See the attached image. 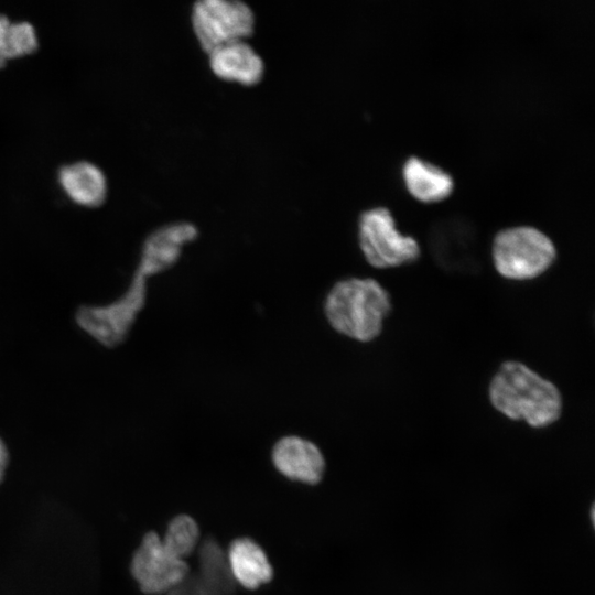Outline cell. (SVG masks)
Returning a JSON list of instances; mask_svg holds the SVG:
<instances>
[{
  "mask_svg": "<svg viewBox=\"0 0 595 595\" xmlns=\"http://www.w3.org/2000/svg\"><path fill=\"white\" fill-rule=\"evenodd\" d=\"M493 407L507 418L541 429L559 420L562 397L558 387L527 365L508 360L489 383Z\"/></svg>",
  "mask_w": 595,
  "mask_h": 595,
  "instance_id": "cell-1",
  "label": "cell"
},
{
  "mask_svg": "<svg viewBox=\"0 0 595 595\" xmlns=\"http://www.w3.org/2000/svg\"><path fill=\"white\" fill-rule=\"evenodd\" d=\"M9 20L10 19L7 15L0 14V68H2L8 63L3 56L2 42L3 31Z\"/></svg>",
  "mask_w": 595,
  "mask_h": 595,
  "instance_id": "cell-19",
  "label": "cell"
},
{
  "mask_svg": "<svg viewBox=\"0 0 595 595\" xmlns=\"http://www.w3.org/2000/svg\"><path fill=\"white\" fill-rule=\"evenodd\" d=\"M130 572L140 589L150 595L169 593L187 575L185 560L173 555L156 532L147 533L134 551Z\"/></svg>",
  "mask_w": 595,
  "mask_h": 595,
  "instance_id": "cell-7",
  "label": "cell"
},
{
  "mask_svg": "<svg viewBox=\"0 0 595 595\" xmlns=\"http://www.w3.org/2000/svg\"><path fill=\"white\" fill-rule=\"evenodd\" d=\"M9 464V452L4 441L0 437V484L2 483Z\"/></svg>",
  "mask_w": 595,
  "mask_h": 595,
  "instance_id": "cell-18",
  "label": "cell"
},
{
  "mask_svg": "<svg viewBox=\"0 0 595 595\" xmlns=\"http://www.w3.org/2000/svg\"><path fill=\"white\" fill-rule=\"evenodd\" d=\"M491 253L497 272L512 281L541 275L556 258L555 246L550 237L532 226H516L498 231Z\"/></svg>",
  "mask_w": 595,
  "mask_h": 595,
  "instance_id": "cell-4",
  "label": "cell"
},
{
  "mask_svg": "<svg viewBox=\"0 0 595 595\" xmlns=\"http://www.w3.org/2000/svg\"><path fill=\"white\" fill-rule=\"evenodd\" d=\"M358 240L367 262L378 269L412 263L420 257L419 244L397 229L387 207H372L360 214Z\"/></svg>",
  "mask_w": 595,
  "mask_h": 595,
  "instance_id": "cell-5",
  "label": "cell"
},
{
  "mask_svg": "<svg viewBox=\"0 0 595 595\" xmlns=\"http://www.w3.org/2000/svg\"><path fill=\"white\" fill-rule=\"evenodd\" d=\"M391 309L389 293L369 278L338 281L324 303L325 316L331 326L339 334L361 343L379 336Z\"/></svg>",
  "mask_w": 595,
  "mask_h": 595,
  "instance_id": "cell-2",
  "label": "cell"
},
{
  "mask_svg": "<svg viewBox=\"0 0 595 595\" xmlns=\"http://www.w3.org/2000/svg\"><path fill=\"white\" fill-rule=\"evenodd\" d=\"M201 574L198 575L217 595H229L235 581L227 555L214 540L204 541L199 549Z\"/></svg>",
  "mask_w": 595,
  "mask_h": 595,
  "instance_id": "cell-14",
  "label": "cell"
},
{
  "mask_svg": "<svg viewBox=\"0 0 595 595\" xmlns=\"http://www.w3.org/2000/svg\"><path fill=\"white\" fill-rule=\"evenodd\" d=\"M408 191L422 202H437L454 188L452 175L442 167L419 156H409L402 165Z\"/></svg>",
  "mask_w": 595,
  "mask_h": 595,
  "instance_id": "cell-12",
  "label": "cell"
},
{
  "mask_svg": "<svg viewBox=\"0 0 595 595\" xmlns=\"http://www.w3.org/2000/svg\"><path fill=\"white\" fill-rule=\"evenodd\" d=\"M191 23L206 53L250 36L255 29L252 9L239 0H199L193 4Z\"/></svg>",
  "mask_w": 595,
  "mask_h": 595,
  "instance_id": "cell-6",
  "label": "cell"
},
{
  "mask_svg": "<svg viewBox=\"0 0 595 595\" xmlns=\"http://www.w3.org/2000/svg\"><path fill=\"white\" fill-rule=\"evenodd\" d=\"M39 37L35 28L28 21H8L3 31L2 51L7 62L35 53Z\"/></svg>",
  "mask_w": 595,
  "mask_h": 595,
  "instance_id": "cell-16",
  "label": "cell"
},
{
  "mask_svg": "<svg viewBox=\"0 0 595 595\" xmlns=\"http://www.w3.org/2000/svg\"><path fill=\"white\" fill-rule=\"evenodd\" d=\"M272 462L285 477L306 484L318 483L325 469L318 447L300 436L280 439L272 450Z\"/></svg>",
  "mask_w": 595,
  "mask_h": 595,
  "instance_id": "cell-9",
  "label": "cell"
},
{
  "mask_svg": "<svg viewBox=\"0 0 595 595\" xmlns=\"http://www.w3.org/2000/svg\"><path fill=\"white\" fill-rule=\"evenodd\" d=\"M227 561L234 581L249 589L268 583L273 574L263 550L248 538L237 539L230 544Z\"/></svg>",
  "mask_w": 595,
  "mask_h": 595,
  "instance_id": "cell-13",
  "label": "cell"
},
{
  "mask_svg": "<svg viewBox=\"0 0 595 595\" xmlns=\"http://www.w3.org/2000/svg\"><path fill=\"white\" fill-rule=\"evenodd\" d=\"M207 54L212 72L224 80L252 86L263 77V60L245 40L220 45Z\"/></svg>",
  "mask_w": 595,
  "mask_h": 595,
  "instance_id": "cell-10",
  "label": "cell"
},
{
  "mask_svg": "<svg viewBox=\"0 0 595 595\" xmlns=\"http://www.w3.org/2000/svg\"><path fill=\"white\" fill-rule=\"evenodd\" d=\"M171 266L142 249L140 261L128 290L106 305H84L76 312L77 325L100 345L112 348L121 344L147 299V279Z\"/></svg>",
  "mask_w": 595,
  "mask_h": 595,
  "instance_id": "cell-3",
  "label": "cell"
},
{
  "mask_svg": "<svg viewBox=\"0 0 595 595\" xmlns=\"http://www.w3.org/2000/svg\"><path fill=\"white\" fill-rule=\"evenodd\" d=\"M167 595H217L199 576L190 574Z\"/></svg>",
  "mask_w": 595,
  "mask_h": 595,
  "instance_id": "cell-17",
  "label": "cell"
},
{
  "mask_svg": "<svg viewBox=\"0 0 595 595\" xmlns=\"http://www.w3.org/2000/svg\"><path fill=\"white\" fill-rule=\"evenodd\" d=\"M57 180L67 197L75 204L96 208L101 206L108 194L104 171L95 163L79 160L63 165Z\"/></svg>",
  "mask_w": 595,
  "mask_h": 595,
  "instance_id": "cell-11",
  "label": "cell"
},
{
  "mask_svg": "<svg viewBox=\"0 0 595 595\" xmlns=\"http://www.w3.org/2000/svg\"><path fill=\"white\" fill-rule=\"evenodd\" d=\"M475 231L463 218L452 217L434 224L430 248L435 261L446 270L472 271L476 264Z\"/></svg>",
  "mask_w": 595,
  "mask_h": 595,
  "instance_id": "cell-8",
  "label": "cell"
},
{
  "mask_svg": "<svg viewBox=\"0 0 595 595\" xmlns=\"http://www.w3.org/2000/svg\"><path fill=\"white\" fill-rule=\"evenodd\" d=\"M198 539L196 522L190 516L180 515L170 521L162 541L173 555L185 560L196 549Z\"/></svg>",
  "mask_w": 595,
  "mask_h": 595,
  "instance_id": "cell-15",
  "label": "cell"
}]
</instances>
